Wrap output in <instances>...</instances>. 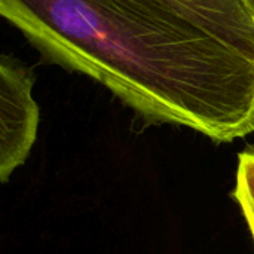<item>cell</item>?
Here are the masks:
<instances>
[{"label": "cell", "mask_w": 254, "mask_h": 254, "mask_svg": "<svg viewBox=\"0 0 254 254\" xmlns=\"http://www.w3.org/2000/svg\"><path fill=\"white\" fill-rule=\"evenodd\" d=\"M43 63L86 74L147 125L217 143L254 132L247 0H0Z\"/></svg>", "instance_id": "6da1fadb"}, {"label": "cell", "mask_w": 254, "mask_h": 254, "mask_svg": "<svg viewBox=\"0 0 254 254\" xmlns=\"http://www.w3.org/2000/svg\"><path fill=\"white\" fill-rule=\"evenodd\" d=\"M34 71L10 54L0 58V180L22 167L36 143L39 106L31 95Z\"/></svg>", "instance_id": "7a4b0ae2"}, {"label": "cell", "mask_w": 254, "mask_h": 254, "mask_svg": "<svg viewBox=\"0 0 254 254\" xmlns=\"http://www.w3.org/2000/svg\"><path fill=\"white\" fill-rule=\"evenodd\" d=\"M232 196L241 208L254 243V144L238 155V168Z\"/></svg>", "instance_id": "3957f363"}, {"label": "cell", "mask_w": 254, "mask_h": 254, "mask_svg": "<svg viewBox=\"0 0 254 254\" xmlns=\"http://www.w3.org/2000/svg\"><path fill=\"white\" fill-rule=\"evenodd\" d=\"M247 3H249V6H250V9L253 10V13H254V0H247Z\"/></svg>", "instance_id": "277c9868"}]
</instances>
